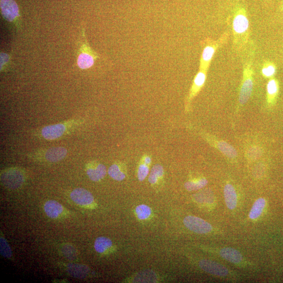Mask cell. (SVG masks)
Wrapping results in <instances>:
<instances>
[{"instance_id": "27", "label": "cell", "mask_w": 283, "mask_h": 283, "mask_svg": "<svg viewBox=\"0 0 283 283\" xmlns=\"http://www.w3.org/2000/svg\"><path fill=\"white\" fill-rule=\"evenodd\" d=\"M136 213L138 218L140 220L148 219L152 213L150 208L145 204H141L137 207Z\"/></svg>"}, {"instance_id": "5", "label": "cell", "mask_w": 283, "mask_h": 283, "mask_svg": "<svg viewBox=\"0 0 283 283\" xmlns=\"http://www.w3.org/2000/svg\"><path fill=\"white\" fill-rule=\"evenodd\" d=\"M71 200L79 206L87 210L96 209L97 204L92 194L84 188L74 189L70 193Z\"/></svg>"}, {"instance_id": "13", "label": "cell", "mask_w": 283, "mask_h": 283, "mask_svg": "<svg viewBox=\"0 0 283 283\" xmlns=\"http://www.w3.org/2000/svg\"><path fill=\"white\" fill-rule=\"evenodd\" d=\"M86 173L89 179L98 182L103 179L107 174L106 166L96 162H90L86 167Z\"/></svg>"}, {"instance_id": "15", "label": "cell", "mask_w": 283, "mask_h": 283, "mask_svg": "<svg viewBox=\"0 0 283 283\" xmlns=\"http://www.w3.org/2000/svg\"><path fill=\"white\" fill-rule=\"evenodd\" d=\"M67 153L66 149L64 147H52L46 151L45 159L50 163L58 162L66 157Z\"/></svg>"}, {"instance_id": "7", "label": "cell", "mask_w": 283, "mask_h": 283, "mask_svg": "<svg viewBox=\"0 0 283 283\" xmlns=\"http://www.w3.org/2000/svg\"><path fill=\"white\" fill-rule=\"evenodd\" d=\"M0 8L4 19L8 22L18 26L20 15L16 2L14 0H0Z\"/></svg>"}, {"instance_id": "25", "label": "cell", "mask_w": 283, "mask_h": 283, "mask_svg": "<svg viewBox=\"0 0 283 283\" xmlns=\"http://www.w3.org/2000/svg\"><path fill=\"white\" fill-rule=\"evenodd\" d=\"M208 184V181L201 178L196 181H188L185 184V187L188 191H195L204 187Z\"/></svg>"}, {"instance_id": "18", "label": "cell", "mask_w": 283, "mask_h": 283, "mask_svg": "<svg viewBox=\"0 0 283 283\" xmlns=\"http://www.w3.org/2000/svg\"><path fill=\"white\" fill-rule=\"evenodd\" d=\"M278 91L277 80L274 78L270 79L267 85V100L269 105H272L275 102Z\"/></svg>"}, {"instance_id": "21", "label": "cell", "mask_w": 283, "mask_h": 283, "mask_svg": "<svg viewBox=\"0 0 283 283\" xmlns=\"http://www.w3.org/2000/svg\"><path fill=\"white\" fill-rule=\"evenodd\" d=\"M108 174L112 179L117 181H122L126 177L124 168L120 163L112 165L108 169Z\"/></svg>"}, {"instance_id": "11", "label": "cell", "mask_w": 283, "mask_h": 283, "mask_svg": "<svg viewBox=\"0 0 283 283\" xmlns=\"http://www.w3.org/2000/svg\"><path fill=\"white\" fill-rule=\"evenodd\" d=\"M199 267L205 272L217 276L225 277L229 273V270L221 264L211 260L200 261Z\"/></svg>"}, {"instance_id": "28", "label": "cell", "mask_w": 283, "mask_h": 283, "mask_svg": "<svg viewBox=\"0 0 283 283\" xmlns=\"http://www.w3.org/2000/svg\"><path fill=\"white\" fill-rule=\"evenodd\" d=\"M262 149L257 145H253L250 147L247 152V156L248 159L251 161H255L262 156Z\"/></svg>"}, {"instance_id": "12", "label": "cell", "mask_w": 283, "mask_h": 283, "mask_svg": "<svg viewBox=\"0 0 283 283\" xmlns=\"http://www.w3.org/2000/svg\"><path fill=\"white\" fill-rule=\"evenodd\" d=\"M98 58V55L94 52L86 44L83 46L82 52L79 55L78 59L79 67L82 69L91 67Z\"/></svg>"}, {"instance_id": "1", "label": "cell", "mask_w": 283, "mask_h": 283, "mask_svg": "<svg viewBox=\"0 0 283 283\" xmlns=\"http://www.w3.org/2000/svg\"><path fill=\"white\" fill-rule=\"evenodd\" d=\"M233 17V45L239 52L247 50L250 40V22L243 0H226Z\"/></svg>"}, {"instance_id": "22", "label": "cell", "mask_w": 283, "mask_h": 283, "mask_svg": "<svg viewBox=\"0 0 283 283\" xmlns=\"http://www.w3.org/2000/svg\"><path fill=\"white\" fill-rule=\"evenodd\" d=\"M266 204V200L263 198L258 199L254 203L249 214V217L251 219L258 218L263 213Z\"/></svg>"}, {"instance_id": "4", "label": "cell", "mask_w": 283, "mask_h": 283, "mask_svg": "<svg viewBox=\"0 0 283 283\" xmlns=\"http://www.w3.org/2000/svg\"><path fill=\"white\" fill-rule=\"evenodd\" d=\"M202 136L209 144L218 150L225 157L230 160H234L238 157V153L236 148L223 140L219 139L210 135L202 134Z\"/></svg>"}, {"instance_id": "20", "label": "cell", "mask_w": 283, "mask_h": 283, "mask_svg": "<svg viewBox=\"0 0 283 283\" xmlns=\"http://www.w3.org/2000/svg\"><path fill=\"white\" fill-rule=\"evenodd\" d=\"M220 255L226 261L234 264H239L242 261L241 254L236 249L230 248H225L221 250Z\"/></svg>"}, {"instance_id": "30", "label": "cell", "mask_w": 283, "mask_h": 283, "mask_svg": "<svg viewBox=\"0 0 283 283\" xmlns=\"http://www.w3.org/2000/svg\"><path fill=\"white\" fill-rule=\"evenodd\" d=\"M10 60L9 56L4 53H1V70L2 71L4 69V68L7 66V64L9 63Z\"/></svg>"}, {"instance_id": "3", "label": "cell", "mask_w": 283, "mask_h": 283, "mask_svg": "<svg viewBox=\"0 0 283 283\" xmlns=\"http://www.w3.org/2000/svg\"><path fill=\"white\" fill-rule=\"evenodd\" d=\"M228 39L229 33L225 32L217 40H213L208 38L203 41V49L200 60L199 69L209 70L216 52L228 41Z\"/></svg>"}, {"instance_id": "16", "label": "cell", "mask_w": 283, "mask_h": 283, "mask_svg": "<svg viewBox=\"0 0 283 283\" xmlns=\"http://www.w3.org/2000/svg\"><path fill=\"white\" fill-rule=\"evenodd\" d=\"M66 269L70 275L79 278H86L90 272L88 267L80 264H68Z\"/></svg>"}, {"instance_id": "17", "label": "cell", "mask_w": 283, "mask_h": 283, "mask_svg": "<svg viewBox=\"0 0 283 283\" xmlns=\"http://www.w3.org/2000/svg\"><path fill=\"white\" fill-rule=\"evenodd\" d=\"M224 196L226 206L230 210L236 209L237 195L234 187L231 184H226L224 188Z\"/></svg>"}, {"instance_id": "14", "label": "cell", "mask_w": 283, "mask_h": 283, "mask_svg": "<svg viewBox=\"0 0 283 283\" xmlns=\"http://www.w3.org/2000/svg\"><path fill=\"white\" fill-rule=\"evenodd\" d=\"M67 130L65 124L59 123L44 127L42 130L43 137L48 140H54L62 137Z\"/></svg>"}, {"instance_id": "9", "label": "cell", "mask_w": 283, "mask_h": 283, "mask_svg": "<svg viewBox=\"0 0 283 283\" xmlns=\"http://www.w3.org/2000/svg\"><path fill=\"white\" fill-rule=\"evenodd\" d=\"M184 223L189 230L198 234H206L213 230L212 226L210 223L195 216L185 217Z\"/></svg>"}, {"instance_id": "24", "label": "cell", "mask_w": 283, "mask_h": 283, "mask_svg": "<svg viewBox=\"0 0 283 283\" xmlns=\"http://www.w3.org/2000/svg\"><path fill=\"white\" fill-rule=\"evenodd\" d=\"M164 171L162 166L157 164L151 170L148 181L151 184H157L160 179H161L164 175Z\"/></svg>"}, {"instance_id": "2", "label": "cell", "mask_w": 283, "mask_h": 283, "mask_svg": "<svg viewBox=\"0 0 283 283\" xmlns=\"http://www.w3.org/2000/svg\"><path fill=\"white\" fill-rule=\"evenodd\" d=\"M248 52V58L245 59L243 65V76L239 93V102L241 106L248 102L253 89L254 47L250 45Z\"/></svg>"}, {"instance_id": "8", "label": "cell", "mask_w": 283, "mask_h": 283, "mask_svg": "<svg viewBox=\"0 0 283 283\" xmlns=\"http://www.w3.org/2000/svg\"><path fill=\"white\" fill-rule=\"evenodd\" d=\"M207 73L208 71L199 69L196 74L186 100L185 104L186 112L190 111L192 101L204 87L207 80Z\"/></svg>"}, {"instance_id": "26", "label": "cell", "mask_w": 283, "mask_h": 283, "mask_svg": "<svg viewBox=\"0 0 283 283\" xmlns=\"http://www.w3.org/2000/svg\"><path fill=\"white\" fill-rule=\"evenodd\" d=\"M0 252L4 258L11 259L12 258V252L8 242L3 236L0 238Z\"/></svg>"}, {"instance_id": "19", "label": "cell", "mask_w": 283, "mask_h": 283, "mask_svg": "<svg viewBox=\"0 0 283 283\" xmlns=\"http://www.w3.org/2000/svg\"><path fill=\"white\" fill-rule=\"evenodd\" d=\"M112 247V241L107 237H100L94 241V249L100 254L107 253L111 250Z\"/></svg>"}, {"instance_id": "6", "label": "cell", "mask_w": 283, "mask_h": 283, "mask_svg": "<svg viewBox=\"0 0 283 283\" xmlns=\"http://www.w3.org/2000/svg\"><path fill=\"white\" fill-rule=\"evenodd\" d=\"M2 182L6 187L16 189L20 187L24 182L25 176L20 169L11 168L2 172Z\"/></svg>"}, {"instance_id": "29", "label": "cell", "mask_w": 283, "mask_h": 283, "mask_svg": "<svg viewBox=\"0 0 283 283\" xmlns=\"http://www.w3.org/2000/svg\"><path fill=\"white\" fill-rule=\"evenodd\" d=\"M148 166L142 160V163L140 165L138 171V177L140 182L143 181L148 175L149 172Z\"/></svg>"}, {"instance_id": "23", "label": "cell", "mask_w": 283, "mask_h": 283, "mask_svg": "<svg viewBox=\"0 0 283 283\" xmlns=\"http://www.w3.org/2000/svg\"><path fill=\"white\" fill-rule=\"evenodd\" d=\"M276 70L275 63L270 61H266L262 65L261 72L263 78L271 79L274 76Z\"/></svg>"}, {"instance_id": "31", "label": "cell", "mask_w": 283, "mask_h": 283, "mask_svg": "<svg viewBox=\"0 0 283 283\" xmlns=\"http://www.w3.org/2000/svg\"><path fill=\"white\" fill-rule=\"evenodd\" d=\"M281 7H282V9H283V0H282V5H281Z\"/></svg>"}, {"instance_id": "10", "label": "cell", "mask_w": 283, "mask_h": 283, "mask_svg": "<svg viewBox=\"0 0 283 283\" xmlns=\"http://www.w3.org/2000/svg\"><path fill=\"white\" fill-rule=\"evenodd\" d=\"M44 210L49 218L55 220L66 217L70 214V212L60 202L52 200L45 203Z\"/></svg>"}]
</instances>
